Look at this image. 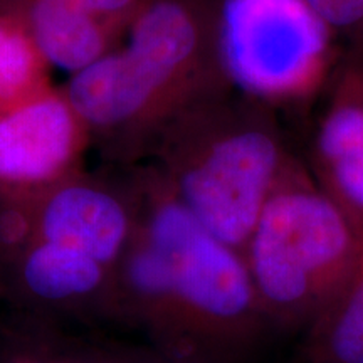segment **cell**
I'll return each instance as SVG.
<instances>
[{
  "label": "cell",
  "instance_id": "6da1fadb",
  "mask_svg": "<svg viewBox=\"0 0 363 363\" xmlns=\"http://www.w3.org/2000/svg\"><path fill=\"white\" fill-rule=\"evenodd\" d=\"M136 220L110 296L158 355L244 363L272 331L244 256L211 234L153 167L135 184Z\"/></svg>",
  "mask_w": 363,
  "mask_h": 363
},
{
  "label": "cell",
  "instance_id": "7a4b0ae2",
  "mask_svg": "<svg viewBox=\"0 0 363 363\" xmlns=\"http://www.w3.org/2000/svg\"><path fill=\"white\" fill-rule=\"evenodd\" d=\"M62 89L89 145L118 162L148 157L170 121L230 89L217 57L214 0H145L123 40Z\"/></svg>",
  "mask_w": 363,
  "mask_h": 363
},
{
  "label": "cell",
  "instance_id": "3957f363",
  "mask_svg": "<svg viewBox=\"0 0 363 363\" xmlns=\"http://www.w3.org/2000/svg\"><path fill=\"white\" fill-rule=\"evenodd\" d=\"M148 157L182 206L242 254L291 153L274 110L227 89L170 121Z\"/></svg>",
  "mask_w": 363,
  "mask_h": 363
},
{
  "label": "cell",
  "instance_id": "277c9868",
  "mask_svg": "<svg viewBox=\"0 0 363 363\" xmlns=\"http://www.w3.org/2000/svg\"><path fill=\"white\" fill-rule=\"evenodd\" d=\"M242 256L272 331L306 330L363 274L362 235L293 155Z\"/></svg>",
  "mask_w": 363,
  "mask_h": 363
},
{
  "label": "cell",
  "instance_id": "5b68a950",
  "mask_svg": "<svg viewBox=\"0 0 363 363\" xmlns=\"http://www.w3.org/2000/svg\"><path fill=\"white\" fill-rule=\"evenodd\" d=\"M214 26L229 88L271 110L310 101L342 62L338 34L306 0H214Z\"/></svg>",
  "mask_w": 363,
  "mask_h": 363
},
{
  "label": "cell",
  "instance_id": "8992f818",
  "mask_svg": "<svg viewBox=\"0 0 363 363\" xmlns=\"http://www.w3.org/2000/svg\"><path fill=\"white\" fill-rule=\"evenodd\" d=\"M88 130L52 84L0 111V195L38 199L78 174Z\"/></svg>",
  "mask_w": 363,
  "mask_h": 363
},
{
  "label": "cell",
  "instance_id": "52a82bcc",
  "mask_svg": "<svg viewBox=\"0 0 363 363\" xmlns=\"http://www.w3.org/2000/svg\"><path fill=\"white\" fill-rule=\"evenodd\" d=\"M135 220V194L74 174L35 199L34 240L72 247L115 271Z\"/></svg>",
  "mask_w": 363,
  "mask_h": 363
},
{
  "label": "cell",
  "instance_id": "ba28073f",
  "mask_svg": "<svg viewBox=\"0 0 363 363\" xmlns=\"http://www.w3.org/2000/svg\"><path fill=\"white\" fill-rule=\"evenodd\" d=\"M328 86L308 169L363 239V65L340 62Z\"/></svg>",
  "mask_w": 363,
  "mask_h": 363
},
{
  "label": "cell",
  "instance_id": "9c48e42d",
  "mask_svg": "<svg viewBox=\"0 0 363 363\" xmlns=\"http://www.w3.org/2000/svg\"><path fill=\"white\" fill-rule=\"evenodd\" d=\"M17 278L27 296L45 305H72L96 296L108 288L113 271L93 257L61 246L33 240L17 257Z\"/></svg>",
  "mask_w": 363,
  "mask_h": 363
},
{
  "label": "cell",
  "instance_id": "30bf717a",
  "mask_svg": "<svg viewBox=\"0 0 363 363\" xmlns=\"http://www.w3.org/2000/svg\"><path fill=\"white\" fill-rule=\"evenodd\" d=\"M305 331V363H363V274Z\"/></svg>",
  "mask_w": 363,
  "mask_h": 363
},
{
  "label": "cell",
  "instance_id": "8fae6325",
  "mask_svg": "<svg viewBox=\"0 0 363 363\" xmlns=\"http://www.w3.org/2000/svg\"><path fill=\"white\" fill-rule=\"evenodd\" d=\"M49 67L26 26L0 9V111L51 84Z\"/></svg>",
  "mask_w": 363,
  "mask_h": 363
},
{
  "label": "cell",
  "instance_id": "7c38bea8",
  "mask_svg": "<svg viewBox=\"0 0 363 363\" xmlns=\"http://www.w3.org/2000/svg\"><path fill=\"white\" fill-rule=\"evenodd\" d=\"M66 11L91 17L123 40L145 0H51Z\"/></svg>",
  "mask_w": 363,
  "mask_h": 363
},
{
  "label": "cell",
  "instance_id": "4fadbf2b",
  "mask_svg": "<svg viewBox=\"0 0 363 363\" xmlns=\"http://www.w3.org/2000/svg\"><path fill=\"white\" fill-rule=\"evenodd\" d=\"M335 33L358 39L363 34V0H306Z\"/></svg>",
  "mask_w": 363,
  "mask_h": 363
},
{
  "label": "cell",
  "instance_id": "5bb4252c",
  "mask_svg": "<svg viewBox=\"0 0 363 363\" xmlns=\"http://www.w3.org/2000/svg\"><path fill=\"white\" fill-rule=\"evenodd\" d=\"M9 363H104L86 355H54V357H17Z\"/></svg>",
  "mask_w": 363,
  "mask_h": 363
},
{
  "label": "cell",
  "instance_id": "9a60e30c",
  "mask_svg": "<svg viewBox=\"0 0 363 363\" xmlns=\"http://www.w3.org/2000/svg\"><path fill=\"white\" fill-rule=\"evenodd\" d=\"M130 363H187V362H180V360H172V358H167L163 355H155V357H148V358H142V360H133Z\"/></svg>",
  "mask_w": 363,
  "mask_h": 363
},
{
  "label": "cell",
  "instance_id": "2e32d148",
  "mask_svg": "<svg viewBox=\"0 0 363 363\" xmlns=\"http://www.w3.org/2000/svg\"><path fill=\"white\" fill-rule=\"evenodd\" d=\"M352 57H355L357 61H360L363 65V34L355 40V51H353Z\"/></svg>",
  "mask_w": 363,
  "mask_h": 363
}]
</instances>
